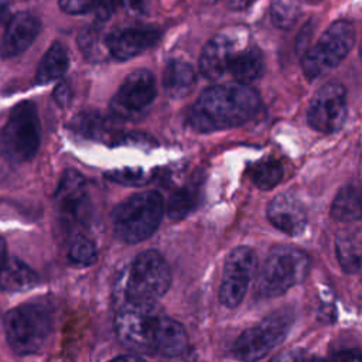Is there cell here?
<instances>
[{"label":"cell","instance_id":"cell-1","mask_svg":"<svg viewBox=\"0 0 362 362\" xmlns=\"http://www.w3.org/2000/svg\"><path fill=\"white\" fill-rule=\"evenodd\" d=\"M260 96L247 83L232 82L206 88L191 106L188 124L201 133L240 126L260 109Z\"/></svg>","mask_w":362,"mask_h":362},{"label":"cell","instance_id":"cell-2","mask_svg":"<svg viewBox=\"0 0 362 362\" xmlns=\"http://www.w3.org/2000/svg\"><path fill=\"white\" fill-rule=\"evenodd\" d=\"M310 269V259L301 249L291 245H276L270 249L256 277L255 293L260 298L284 294L300 284Z\"/></svg>","mask_w":362,"mask_h":362},{"label":"cell","instance_id":"cell-3","mask_svg":"<svg viewBox=\"0 0 362 362\" xmlns=\"http://www.w3.org/2000/svg\"><path fill=\"white\" fill-rule=\"evenodd\" d=\"M163 214L164 204L158 192L134 194L115 208L112 214L115 233L130 245L143 242L157 230Z\"/></svg>","mask_w":362,"mask_h":362},{"label":"cell","instance_id":"cell-4","mask_svg":"<svg viewBox=\"0 0 362 362\" xmlns=\"http://www.w3.org/2000/svg\"><path fill=\"white\" fill-rule=\"evenodd\" d=\"M4 331L10 348L17 355L40 352L51 334V311L41 303H25L4 317Z\"/></svg>","mask_w":362,"mask_h":362},{"label":"cell","instance_id":"cell-5","mask_svg":"<svg viewBox=\"0 0 362 362\" xmlns=\"http://www.w3.org/2000/svg\"><path fill=\"white\" fill-rule=\"evenodd\" d=\"M171 284V270L157 250L140 253L130 264L122 286V301L156 303Z\"/></svg>","mask_w":362,"mask_h":362},{"label":"cell","instance_id":"cell-6","mask_svg":"<svg viewBox=\"0 0 362 362\" xmlns=\"http://www.w3.org/2000/svg\"><path fill=\"white\" fill-rule=\"evenodd\" d=\"M163 314L156 303L123 301L115 317L119 342L134 354H154L156 334Z\"/></svg>","mask_w":362,"mask_h":362},{"label":"cell","instance_id":"cell-7","mask_svg":"<svg viewBox=\"0 0 362 362\" xmlns=\"http://www.w3.org/2000/svg\"><path fill=\"white\" fill-rule=\"evenodd\" d=\"M41 127L37 106L24 100L17 105L0 132V153L11 163L31 160L40 147Z\"/></svg>","mask_w":362,"mask_h":362},{"label":"cell","instance_id":"cell-8","mask_svg":"<svg viewBox=\"0 0 362 362\" xmlns=\"http://www.w3.org/2000/svg\"><path fill=\"white\" fill-rule=\"evenodd\" d=\"M355 42V28L346 20L334 21L303 55V72L313 81L331 69L348 55Z\"/></svg>","mask_w":362,"mask_h":362},{"label":"cell","instance_id":"cell-9","mask_svg":"<svg viewBox=\"0 0 362 362\" xmlns=\"http://www.w3.org/2000/svg\"><path fill=\"white\" fill-rule=\"evenodd\" d=\"M294 322V314L288 308L277 310L264 317L259 324L245 329L232 346L235 358L240 361H257L277 348L288 335Z\"/></svg>","mask_w":362,"mask_h":362},{"label":"cell","instance_id":"cell-10","mask_svg":"<svg viewBox=\"0 0 362 362\" xmlns=\"http://www.w3.org/2000/svg\"><path fill=\"white\" fill-rule=\"evenodd\" d=\"M257 269L256 252L249 246H238L225 259L219 287V301L228 308L238 307L249 288Z\"/></svg>","mask_w":362,"mask_h":362},{"label":"cell","instance_id":"cell-11","mask_svg":"<svg viewBox=\"0 0 362 362\" xmlns=\"http://www.w3.org/2000/svg\"><path fill=\"white\" fill-rule=\"evenodd\" d=\"M346 112V89L338 82H327L311 98L307 122L317 132L334 133L342 127Z\"/></svg>","mask_w":362,"mask_h":362},{"label":"cell","instance_id":"cell-12","mask_svg":"<svg viewBox=\"0 0 362 362\" xmlns=\"http://www.w3.org/2000/svg\"><path fill=\"white\" fill-rule=\"evenodd\" d=\"M157 95L154 75L148 69H136L126 76L112 99V110L122 117L144 112Z\"/></svg>","mask_w":362,"mask_h":362},{"label":"cell","instance_id":"cell-13","mask_svg":"<svg viewBox=\"0 0 362 362\" xmlns=\"http://www.w3.org/2000/svg\"><path fill=\"white\" fill-rule=\"evenodd\" d=\"M246 35V31L242 28H229L212 37L202 48L199 72L211 81L222 78L228 72L229 62L235 52L243 48Z\"/></svg>","mask_w":362,"mask_h":362},{"label":"cell","instance_id":"cell-14","mask_svg":"<svg viewBox=\"0 0 362 362\" xmlns=\"http://www.w3.org/2000/svg\"><path fill=\"white\" fill-rule=\"evenodd\" d=\"M57 208L66 225H82L90 216L86 181L76 170H66L55 189Z\"/></svg>","mask_w":362,"mask_h":362},{"label":"cell","instance_id":"cell-15","mask_svg":"<svg viewBox=\"0 0 362 362\" xmlns=\"http://www.w3.org/2000/svg\"><path fill=\"white\" fill-rule=\"evenodd\" d=\"M267 219L279 230L298 236L305 230L307 214L301 201L291 192L276 195L267 205Z\"/></svg>","mask_w":362,"mask_h":362},{"label":"cell","instance_id":"cell-16","mask_svg":"<svg viewBox=\"0 0 362 362\" xmlns=\"http://www.w3.org/2000/svg\"><path fill=\"white\" fill-rule=\"evenodd\" d=\"M158 38L160 31L157 28L127 27L110 33L106 40L110 55L119 61H126L153 47Z\"/></svg>","mask_w":362,"mask_h":362},{"label":"cell","instance_id":"cell-17","mask_svg":"<svg viewBox=\"0 0 362 362\" xmlns=\"http://www.w3.org/2000/svg\"><path fill=\"white\" fill-rule=\"evenodd\" d=\"M40 27L38 18L31 13L21 11L13 16L0 42L1 58H14L23 54L37 38Z\"/></svg>","mask_w":362,"mask_h":362},{"label":"cell","instance_id":"cell-18","mask_svg":"<svg viewBox=\"0 0 362 362\" xmlns=\"http://www.w3.org/2000/svg\"><path fill=\"white\" fill-rule=\"evenodd\" d=\"M187 345L188 337L184 327L178 321L163 315L156 334L154 354L164 358H175L187 349Z\"/></svg>","mask_w":362,"mask_h":362},{"label":"cell","instance_id":"cell-19","mask_svg":"<svg viewBox=\"0 0 362 362\" xmlns=\"http://www.w3.org/2000/svg\"><path fill=\"white\" fill-rule=\"evenodd\" d=\"M264 57L263 52L255 47H243L232 57L228 72L236 79V82L249 83L263 75Z\"/></svg>","mask_w":362,"mask_h":362},{"label":"cell","instance_id":"cell-20","mask_svg":"<svg viewBox=\"0 0 362 362\" xmlns=\"http://www.w3.org/2000/svg\"><path fill=\"white\" fill-rule=\"evenodd\" d=\"M38 284L37 273L17 257H7L0 269V288L7 293L31 290Z\"/></svg>","mask_w":362,"mask_h":362},{"label":"cell","instance_id":"cell-21","mask_svg":"<svg viewBox=\"0 0 362 362\" xmlns=\"http://www.w3.org/2000/svg\"><path fill=\"white\" fill-rule=\"evenodd\" d=\"M331 216L338 222H355L362 219V188L356 185L342 187L331 205Z\"/></svg>","mask_w":362,"mask_h":362},{"label":"cell","instance_id":"cell-22","mask_svg":"<svg viewBox=\"0 0 362 362\" xmlns=\"http://www.w3.org/2000/svg\"><path fill=\"white\" fill-rule=\"evenodd\" d=\"M195 82L194 68L184 61H171L163 72V86L168 96L178 99L185 96Z\"/></svg>","mask_w":362,"mask_h":362},{"label":"cell","instance_id":"cell-23","mask_svg":"<svg viewBox=\"0 0 362 362\" xmlns=\"http://www.w3.org/2000/svg\"><path fill=\"white\" fill-rule=\"evenodd\" d=\"M338 263L345 273H356L362 267V235L358 232L339 233L335 240Z\"/></svg>","mask_w":362,"mask_h":362},{"label":"cell","instance_id":"cell-24","mask_svg":"<svg viewBox=\"0 0 362 362\" xmlns=\"http://www.w3.org/2000/svg\"><path fill=\"white\" fill-rule=\"evenodd\" d=\"M68 54L62 44L54 42L44 54L38 69H37V83L47 85L55 79H59L68 69Z\"/></svg>","mask_w":362,"mask_h":362},{"label":"cell","instance_id":"cell-25","mask_svg":"<svg viewBox=\"0 0 362 362\" xmlns=\"http://www.w3.org/2000/svg\"><path fill=\"white\" fill-rule=\"evenodd\" d=\"M107 35H103L100 28L95 25H88L81 30L78 35V45L83 57L89 61L105 59L109 52L107 48Z\"/></svg>","mask_w":362,"mask_h":362},{"label":"cell","instance_id":"cell-26","mask_svg":"<svg viewBox=\"0 0 362 362\" xmlns=\"http://www.w3.org/2000/svg\"><path fill=\"white\" fill-rule=\"evenodd\" d=\"M284 168L280 161L274 158H266L253 164L249 168V177L252 182L260 189H272L281 181Z\"/></svg>","mask_w":362,"mask_h":362},{"label":"cell","instance_id":"cell-27","mask_svg":"<svg viewBox=\"0 0 362 362\" xmlns=\"http://www.w3.org/2000/svg\"><path fill=\"white\" fill-rule=\"evenodd\" d=\"M198 204V188L185 185L171 194L167 204V215L171 219L185 218Z\"/></svg>","mask_w":362,"mask_h":362},{"label":"cell","instance_id":"cell-28","mask_svg":"<svg viewBox=\"0 0 362 362\" xmlns=\"http://www.w3.org/2000/svg\"><path fill=\"white\" fill-rule=\"evenodd\" d=\"M301 10V0H272V21L279 28L290 30L298 21Z\"/></svg>","mask_w":362,"mask_h":362},{"label":"cell","instance_id":"cell-29","mask_svg":"<svg viewBox=\"0 0 362 362\" xmlns=\"http://www.w3.org/2000/svg\"><path fill=\"white\" fill-rule=\"evenodd\" d=\"M68 257L75 264L89 266L96 260V247L88 238L79 236L72 242Z\"/></svg>","mask_w":362,"mask_h":362},{"label":"cell","instance_id":"cell-30","mask_svg":"<svg viewBox=\"0 0 362 362\" xmlns=\"http://www.w3.org/2000/svg\"><path fill=\"white\" fill-rule=\"evenodd\" d=\"M74 127L83 133L85 136H93L95 139L99 136H103L107 133V127L105 124V120L98 116V115H89V113H82L78 116L74 122Z\"/></svg>","mask_w":362,"mask_h":362},{"label":"cell","instance_id":"cell-31","mask_svg":"<svg viewBox=\"0 0 362 362\" xmlns=\"http://www.w3.org/2000/svg\"><path fill=\"white\" fill-rule=\"evenodd\" d=\"M100 0H59V7L66 14H82L98 7Z\"/></svg>","mask_w":362,"mask_h":362},{"label":"cell","instance_id":"cell-32","mask_svg":"<svg viewBox=\"0 0 362 362\" xmlns=\"http://www.w3.org/2000/svg\"><path fill=\"white\" fill-rule=\"evenodd\" d=\"M109 177L116 181V182H122V184H132L134 185L133 181H141L143 180V173L141 171H137V170H130V171H115V173H110ZM144 182V181H141Z\"/></svg>","mask_w":362,"mask_h":362},{"label":"cell","instance_id":"cell-33","mask_svg":"<svg viewBox=\"0 0 362 362\" xmlns=\"http://www.w3.org/2000/svg\"><path fill=\"white\" fill-rule=\"evenodd\" d=\"M120 7V0H100L98 7L95 8L96 17L102 21L112 17V14Z\"/></svg>","mask_w":362,"mask_h":362},{"label":"cell","instance_id":"cell-34","mask_svg":"<svg viewBox=\"0 0 362 362\" xmlns=\"http://www.w3.org/2000/svg\"><path fill=\"white\" fill-rule=\"evenodd\" d=\"M120 7L130 14H144L147 11V0H120Z\"/></svg>","mask_w":362,"mask_h":362},{"label":"cell","instance_id":"cell-35","mask_svg":"<svg viewBox=\"0 0 362 362\" xmlns=\"http://www.w3.org/2000/svg\"><path fill=\"white\" fill-rule=\"evenodd\" d=\"M71 95H72V90L66 82L58 83L57 88L54 89V99L59 106H66L71 100Z\"/></svg>","mask_w":362,"mask_h":362},{"label":"cell","instance_id":"cell-36","mask_svg":"<svg viewBox=\"0 0 362 362\" xmlns=\"http://www.w3.org/2000/svg\"><path fill=\"white\" fill-rule=\"evenodd\" d=\"M335 361H362V351L359 349H342L331 355Z\"/></svg>","mask_w":362,"mask_h":362},{"label":"cell","instance_id":"cell-37","mask_svg":"<svg viewBox=\"0 0 362 362\" xmlns=\"http://www.w3.org/2000/svg\"><path fill=\"white\" fill-rule=\"evenodd\" d=\"M226 3V6L229 8H233V10H240V8H245L250 0H223Z\"/></svg>","mask_w":362,"mask_h":362},{"label":"cell","instance_id":"cell-38","mask_svg":"<svg viewBox=\"0 0 362 362\" xmlns=\"http://www.w3.org/2000/svg\"><path fill=\"white\" fill-rule=\"evenodd\" d=\"M8 16V3L7 0H0V24L6 21Z\"/></svg>","mask_w":362,"mask_h":362},{"label":"cell","instance_id":"cell-39","mask_svg":"<svg viewBox=\"0 0 362 362\" xmlns=\"http://www.w3.org/2000/svg\"><path fill=\"white\" fill-rule=\"evenodd\" d=\"M7 249H6V242H4V239L0 236V269L3 267V264H4V262L7 260Z\"/></svg>","mask_w":362,"mask_h":362},{"label":"cell","instance_id":"cell-40","mask_svg":"<svg viewBox=\"0 0 362 362\" xmlns=\"http://www.w3.org/2000/svg\"><path fill=\"white\" fill-rule=\"evenodd\" d=\"M115 359H117V361H122V359H129V361H140L141 358H140V356H137V355H120V356H117V358H115Z\"/></svg>","mask_w":362,"mask_h":362},{"label":"cell","instance_id":"cell-41","mask_svg":"<svg viewBox=\"0 0 362 362\" xmlns=\"http://www.w3.org/2000/svg\"><path fill=\"white\" fill-rule=\"evenodd\" d=\"M359 55H361V59H362V40H361V47H359Z\"/></svg>","mask_w":362,"mask_h":362}]
</instances>
